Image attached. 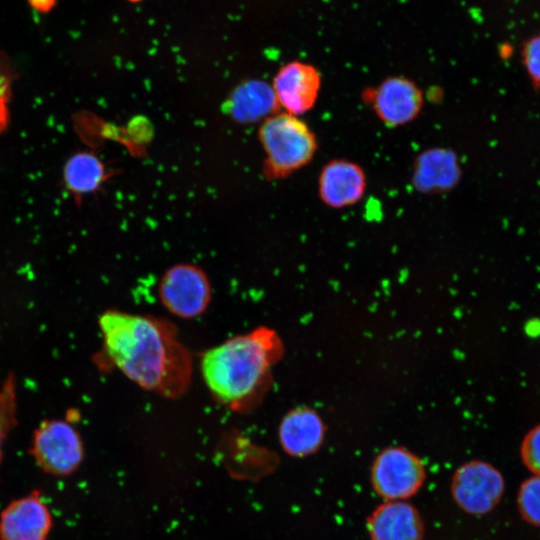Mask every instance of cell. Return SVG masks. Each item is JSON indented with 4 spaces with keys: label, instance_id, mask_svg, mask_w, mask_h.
Instances as JSON below:
<instances>
[{
    "label": "cell",
    "instance_id": "16",
    "mask_svg": "<svg viewBox=\"0 0 540 540\" xmlns=\"http://www.w3.org/2000/svg\"><path fill=\"white\" fill-rule=\"evenodd\" d=\"M107 176L103 162L91 152L74 154L64 166V183L69 191L78 196L96 191Z\"/></svg>",
    "mask_w": 540,
    "mask_h": 540
},
{
    "label": "cell",
    "instance_id": "9",
    "mask_svg": "<svg viewBox=\"0 0 540 540\" xmlns=\"http://www.w3.org/2000/svg\"><path fill=\"white\" fill-rule=\"evenodd\" d=\"M271 86L280 111L301 117L316 105L322 76L312 64L291 61L279 68Z\"/></svg>",
    "mask_w": 540,
    "mask_h": 540
},
{
    "label": "cell",
    "instance_id": "23",
    "mask_svg": "<svg viewBox=\"0 0 540 540\" xmlns=\"http://www.w3.org/2000/svg\"><path fill=\"white\" fill-rule=\"evenodd\" d=\"M8 92V81L4 73V70L0 64V97L7 96Z\"/></svg>",
    "mask_w": 540,
    "mask_h": 540
},
{
    "label": "cell",
    "instance_id": "11",
    "mask_svg": "<svg viewBox=\"0 0 540 540\" xmlns=\"http://www.w3.org/2000/svg\"><path fill=\"white\" fill-rule=\"evenodd\" d=\"M367 184V176L361 165L346 158H334L320 170L318 197L331 209L348 208L363 199Z\"/></svg>",
    "mask_w": 540,
    "mask_h": 540
},
{
    "label": "cell",
    "instance_id": "6",
    "mask_svg": "<svg viewBox=\"0 0 540 540\" xmlns=\"http://www.w3.org/2000/svg\"><path fill=\"white\" fill-rule=\"evenodd\" d=\"M501 471L484 460H469L458 466L450 480V494L456 506L472 516L493 511L505 494Z\"/></svg>",
    "mask_w": 540,
    "mask_h": 540
},
{
    "label": "cell",
    "instance_id": "13",
    "mask_svg": "<svg viewBox=\"0 0 540 540\" xmlns=\"http://www.w3.org/2000/svg\"><path fill=\"white\" fill-rule=\"evenodd\" d=\"M326 430V425L316 410L308 406H297L289 410L280 422L279 443L289 456L308 457L322 447Z\"/></svg>",
    "mask_w": 540,
    "mask_h": 540
},
{
    "label": "cell",
    "instance_id": "3",
    "mask_svg": "<svg viewBox=\"0 0 540 540\" xmlns=\"http://www.w3.org/2000/svg\"><path fill=\"white\" fill-rule=\"evenodd\" d=\"M258 138L265 154L263 175L283 179L307 166L318 150V140L299 116L279 111L264 119Z\"/></svg>",
    "mask_w": 540,
    "mask_h": 540
},
{
    "label": "cell",
    "instance_id": "8",
    "mask_svg": "<svg viewBox=\"0 0 540 540\" xmlns=\"http://www.w3.org/2000/svg\"><path fill=\"white\" fill-rule=\"evenodd\" d=\"M363 101L383 125L396 128L413 122L420 115L424 95L413 80L395 75L364 91Z\"/></svg>",
    "mask_w": 540,
    "mask_h": 540
},
{
    "label": "cell",
    "instance_id": "24",
    "mask_svg": "<svg viewBox=\"0 0 540 540\" xmlns=\"http://www.w3.org/2000/svg\"><path fill=\"white\" fill-rule=\"evenodd\" d=\"M128 1H130V2H139L141 0H128Z\"/></svg>",
    "mask_w": 540,
    "mask_h": 540
},
{
    "label": "cell",
    "instance_id": "19",
    "mask_svg": "<svg viewBox=\"0 0 540 540\" xmlns=\"http://www.w3.org/2000/svg\"><path fill=\"white\" fill-rule=\"evenodd\" d=\"M523 465L532 475L540 476V424L530 429L520 446Z\"/></svg>",
    "mask_w": 540,
    "mask_h": 540
},
{
    "label": "cell",
    "instance_id": "2",
    "mask_svg": "<svg viewBox=\"0 0 540 540\" xmlns=\"http://www.w3.org/2000/svg\"><path fill=\"white\" fill-rule=\"evenodd\" d=\"M283 355L279 334L259 326L206 350L201 357V373L216 402L233 412H249L270 389L273 367Z\"/></svg>",
    "mask_w": 540,
    "mask_h": 540
},
{
    "label": "cell",
    "instance_id": "10",
    "mask_svg": "<svg viewBox=\"0 0 540 540\" xmlns=\"http://www.w3.org/2000/svg\"><path fill=\"white\" fill-rule=\"evenodd\" d=\"M53 517L39 490L9 502L0 512V540H47Z\"/></svg>",
    "mask_w": 540,
    "mask_h": 540
},
{
    "label": "cell",
    "instance_id": "21",
    "mask_svg": "<svg viewBox=\"0 0 540 540\" xmlns=\"http://www.w3.org/2000/svg\"><path fill=\"white\" fill-rule=\"evenodd\" d=\"M29 4L39 12H47L53 8L56 0H28Z\"/></svg>",
    "mask_w": 540,
    "mask_h": 540
},
{
    "label": "cell",
    "instance_id": "12",
    "mask_svg": "<svg viewBox=\"0 0 540 540\" xmlns=\"http://www.w3.org/2000/svg\"><path fill=\"white\" fill-rule=\"evenodd\" d=\"M370 540H424L425 523L420 511L407 500H387L367 517Z\"/></svg>",
    "mask_w": 540,
    "mask_h": 540
},
{
    "label": "cell",
    "instance_id": "14",
    "mask_svg": "<svg viewBox=\"0 0 540 540\" xmlns=\"http://www.w3.org/2000/svg\"><path fill=\"white\" fill-rule=\"evenodd\" d=\"M461 177L457 155L447 148L423 151L415 159L412 182L422 193H439L453 189Z\"/></svg>",
    "mask_w": 540,
    "mask_h": 540
},
{
    "label": "cell",
    "instance_id": "17",
    "mask_svg": "<svg viewBox=\"0 0 540 540\" xmlns=\"http://www.w3.org/2000/svg\"><path fill=\"white\" fill-rule=\"evenodd\" d=\"M17 381L9 373L0 386V463L6 438L17 423Z\"/></svg>",
    "mask_w": 540,
    "mask_h": 540
},
{
    "label": "cell",
    "instance_id": "4",
    "mask_svg": "<svg viewBox=\"0 0 540 540\" xmlns=\"http://www.w3.org/2000/svg\"><path fill=\"white\" fill-rule=\"evenodd\" d=\"M30 453L37 466L54 477L74 474L84 460V443L78 430L64 419H47L34 430Z\"/></svg>",
    "mask_w": 540,
    "mask_h": 540
},
{
    "label": "cell",
    "instance_id": "1",
    "mask_svg": "<svg viewBox=\"0 0 540 540\" xmlns=\"http://www.w3.org/2000/svg\"><path fill=\"white\" fill-rule=\"evenodd\" d=\"M98 325L106 359L126 378L168 399L180 398L189 390L192 356L172 322L107 309Z\"/></svg>",
    "mask_w": 540,
    "mask_h": 540
},
{
    "label": "cell",
    "instance_id": "18",
    "mask_svg": "<svg viewBox=\"0 0 540 540\" xmlns=\"http://www.w3.org/2000/svg\"><path fill=\"white\" fill-rule=\"evenodd\" d=\"M516 504L520 517L526 523L540 527V476L531 475L521 482Z\"/></svg>",
    "mask_w": 540,
    "mask_h": 540
},
{
    "label": "cell",
    "instance_id": "7",
    "mask_svg": "<svg viewBox=\"0 0 540 540\" xmlns=\"http://www.w3.org/2000/svg\"><path fill=\"white\" fill-rule=\"evenodd\" d=\"M158 295L169 313L182 319H193L208 308L212 288L208 275L201 267L178 263L162 275Z\"/></svg>",
    "mask_w": 540,
    "mask_h": 540
},
{
    "label": "cell",
    "instance_id": "22",
    "mask_svg": "<svg viewBox=\"0 0 540 540\" xmlns=\"http://www.w3.org/2000/svg\"><path fill=\"white\" fill-rule=\"evenodd\" d=\"M7 96L0 97V132L7 123Z\"/></svg>",
    "mask_w": 540,
    "mask_h": 540
},
{
    "label": "cell",
    "instance_id": "15",
    "mask_svg": "<svg viewBox=\"0 0 540 540\" xmlns=\"http://www.w3.org/2000/svg\"><path fill=\"white\" fill-rule=\"evenodd\" d=\"M224 111L237 123L263 121L280 111L272 86L251 79L239 83L224 103Z\"/></svg>",
    "mask_w": 540,
    "mask_h": 540
},
{
    "label": "cell",
    "instance_id": "5",
    "mask_svg": "<svg viewBox=\"0 0 540 540\" xmlns=\"http://www.w3.org/2000/svg\"><path fill=\"white\" fill-rule=\"evenodd\" d=\"M369 475L373 491L384 501L408 500L424 486L427 470L413 451L388 446L373 459Z\"/></svg>",
    "mask_w": 540,
    "mask_h": 540
},
{
    "label": "cell",
    "instance_id": "20",
    "mask_svg": "<svg viewBox=\"0 0 540 540\" xmlns=\"http://www.w3.org/2000/svg\"><path fill=\"white\" fill-rule=\"evenodd\" d=\"M523 62L535 88H540V36L530 39L523 48Z\"/></svg>",
    "mask_w": 540,
    "mask_h": 540
}]
</instances>
